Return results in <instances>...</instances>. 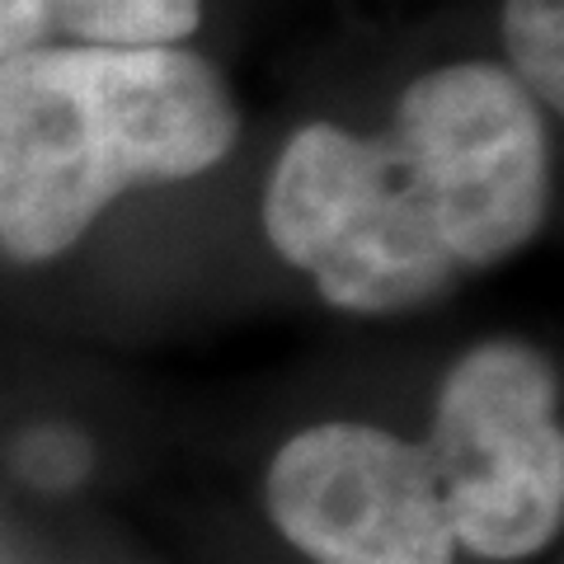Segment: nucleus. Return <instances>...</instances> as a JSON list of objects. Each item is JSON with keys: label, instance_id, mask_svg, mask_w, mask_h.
<instances>
[{"label": "nucleus", "instance_id": "obj_5", "mask_svg": "<svg viewBox=\"0 0 564 564\" xmlns=\"http://www.w3.org/2000/svg\"><path fill=\"white\" fill-rule=\"evenodd\" d=\"M269 518L315 564H452L429 452L372 423H315L269 462Z\"/></svg>", "mask_w": 564, "mask_h": 564}, {"label": "nucleus", "instance_id": "obj_4", "mask_svg": "<svg viewBox=\"0 0 564 564\" xmlns=\"http://www.w3.org/2000/svg\"><path fill=\"white\" fill-rule=\"evenodd\" d=\"M386 137L462 273L494 269L536 240L551 147L541 104L503 66L452 62L419 76Z\"/></svg>", "mask_w": 564, "mask_h": 564}, {"label": "nucleus", "instance_id": "obj_2", "mask_svg": "<svg viewBox=\"0 0 564 564\" xmlns=\"http://www.w3.org/2000/svg\"><path fill=\"white\" fill-rule=\"evenodd\" d=\"M263 231L282 263L352 315L419 311L462 278L391 137L334 122H306L282 147L263 193Z\"/></svg>", "mask_w": 564, "mask_h": 564}, {"label": "nucleus", "instance_id": "obj_1", "mask_svg": "<svg viewBox=\"0 0 564 564\" xmlns=\"http://www.w3.org/2000/svg\"><path fill=\"white\" fill-rule=\"evenodd\" d=\"M240 109L198 52L33 47L0 62V250L66 254L104 207L231 155Z\"/></svg>", "mask_w": 564, "mask_h": 564}, {"label": "nucleus", "instance_id": "obj_3", "mask_svg": "<svg viewBox=\"0 0 564 564\" xmlns=\"http://www.w3.org/2000/svg\"><path fill=\"white\" fill-rule=\"evenodd\" d=\"M429 462L452 541L480 560H532L564 522L560 372L527 339L456 358L433 410Z\"/></svg>", "mask_w": 564, "mask_h": 564}, {"label": "nucleus", "instance_id": "obj_8", "mask_svg": "<svg viewBox=\"0 0 564 564\" xmlns=\"http://www.w3.org/2000/svg\"><path fill=\"white\" fill-rule=\"evenodd\" d=\"M52 33H57L52 0H0V62L47 47Z\"/></svg>", "mask_w": 564, "mask_h": 564}, {"label": "nucleus", "instance_id": "obj_7", "mask_svg": "<svg viewBox=\"0 0 564 564\" xmlns=\"http://www.w3.org/2000/svg\"><path fill=\"white\" fill-rule=\"evenodd\" d=\"M503 47L513 80L536 104H564V0H503Z\"/></svg>", "mask_w": 564, "mask_h": 564}, {"label": "nucleus", "instance_id": "obj_6", "mask_svg": "<svg viewBox=\"0 0 564 564\" xmlns=\"http://www.w3.org/2000/svg\"><path fill=\"white\" fill-rule=\"evenodd\" d=\"M52 20L80 47L155 52L198 29L203 0H52Z\"/></svg>", "mask_w": 564, "mask_h": 564}]
</instances>
